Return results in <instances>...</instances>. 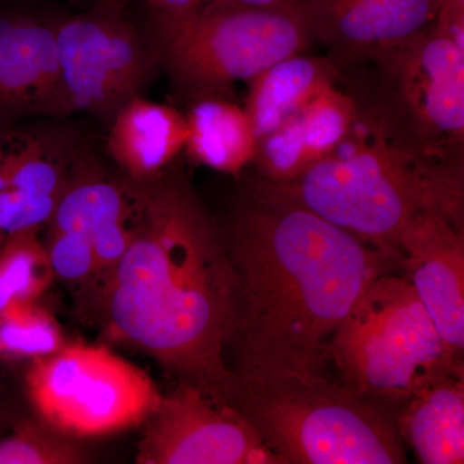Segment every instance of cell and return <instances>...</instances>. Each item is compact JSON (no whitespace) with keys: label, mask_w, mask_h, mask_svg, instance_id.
<instances>
[{"label":"cell","mask_w":464,"mask_h":464,"mask_svg":"<svg viewBox=\"0 0 464 464\" xmlns=\"http://www.w3.org/2000/svg\"><path fill=\"white\" fill-rule=\"evenodd\" d=\"M237 282L234 373L326 380L329 347L365 289L398 264L290 201L259 191L224 234Z\"/></svg>","instance_id":"1"},{"label":"cell","mask_w":464,"mask_h":464,"mask_svg":"<svg viewBox=\"0 0 464 464\" xmlns=\"http://www.w3.org/2000/svg\"><path fill=\"white\" fill-rule=\"evenodd\" d=\"M97 293L112 340L225 402L237 275L224 234L179 176L143 186L130 244Z\"/></svg>","instance_id":"2"},{"label":"cell","mask_w":464,"mask_h":464,"mask_svg":"<svg viewBox=\"0 0 464 464\" xmlns=\"http://www.w3.org/2000/svg\"><path fill=\"white\" fill-rule=\"evenodd\" d=\"M369 137L347 136L298 179L267 183L261 191L306 208L400 264V243L418 217L441 212L462 218V183L382 134Z\"/></svg>","instance_id":"3"},{"label":"cell","mask_w":464,"mask_h":464,"mask_svg":"<svg viewBox=\"0 0 464 464\" xmlns=\"http://www.w3.org/2000/svg\"><path fill=\"white\" fill-rule=\"evenodd\" d=\"M225 402L248 420L283 464L406 462L392 409L340 381L234 373Z\"/></svg>","instance_id":"4"},{"label":"cell","mask_w":464,"mask_h":464,"mask_svg":"<svg viewBox=\"0 0 464 464\" xmlns=\"http://www.w3.org/2000/svg\"><path fill=\"white\" fill-rule=\"evenodd\" d=\"M139 26L160 72L194 101L221 97L237 82L302 53L314 34L304 5L234 0H201L179 12L148 8Z\"/></svg>","instance_id":"5"},{"label":"cell","mask_w":464,"mask_h":464,"mask_svg":"<svg viewBox=\"0 0 464 464\" xmlns=\"http://www.w3.org/2000/svg\"><path fill=\"white\" fill-rule=\"evenodd\" d=\"M329 356L338 381L390 409L463 368L411 282L391 273L380 275L357 299L333 337Z\"/></svg>","instance_id":"6"},{"label":"cell","mask_w":464,"mask_h":464,"mask_svg":"<svg viewBox=\"0 0 464 464\" xmlns=\"http://www.w3.org/2000/svg\"><path fill=\"white\" fill-rule=\"evenodd\" d=\"M25 390L41 422L72 440L140 429L163 396L140 366L102 344L81 342L33 359Z\"/></svg>","instance_id":"7"},{"label":"cell","mask_w":464,"mask_h":464,"mask_svg":"<svg viewBox=\"0 0 464 464\" xmlns=\"http://www.w3.org/2000/svg\"><path fill=\"white\" fill-rule=\"evenodd\" d=\"M56 39L72 114L85 112L106 127L160 74L141 29L118 0H96L82 14L58 18Z\"/></svg>","instance_id":"8"},{"label":"cell","mask_w":464,"mask_h":464,"mask_svg":"<svg viewBox=\"0 0 464 464\" xmlns=\"http://www.w3.org/2000/svg\"><path fill=\"white\" fill-rule=\"evenodd\" d=\"M139 464H283L231 405L179 383L146 422Z\"/></svg>","instance_id":"9"},{"label":"cell","mask_w":464,"mask_h":464,"mask_svg":"<svg viewBox=\"0 0 464 464\" xmlns=\"http://www.w3.org/2000/svg\"><path fill=\"white\" fill-rule=\"evenodd\" d=\"M57 23L30 9H0V125L72 114L58 65Z\"/></svg>","instance_id":"10"},{"label":"cell","mask_w":464,"mask_h":464,"mask_svg":"<svg viewBox=\"0 0 464 464\" xmlns=\"http://www.w3.org/2000/svg\"><path fill=\"white\" fill-rule=\"evenodd\" d=\"M462 218L441 212L418 217L400 243V264L440 337L454 355L464 350Z\"/></svg>","instance_id":"11"},{"label":"cell","mask_w":464,"mask_h":464,"mask_svg":"<svg viewBox=\"0 0 464 464\" xmlns=\"http://www.w3.org/2000/svg\"><path fill=\"white\" fill-rule=\"evenodd\" d=\"M143 186L116 179L87 150L76 160L66 190L52 216V230L72 231L91 240L96 256L94 283L105 279L124 255Z\"/></svg>","instance_id":"12"},{"label":"cell","mask_w":464,"mask_h":464,"mask_svg":"<svg viewBox=\"0 0 464 464\" xmlns=\"http://www.w3.org/2000/svg\"><path fill=\"white\" fill-rule=\"evenodd\" d=\"M84 146L63 128L25 130L0 195V241L41 228L66 190Z\"/></svg>","instance_id":"13"},{"label":"cell","mask_w":464,"mask_h":464,"mask_svg":"<svg viewBox=\"0 0 464 464\" xmlns=\"http://www.w3.org/2000/svg\"><path fill=\"white\" fill-rule=\"evenodd\" d=\"M411 44L400 72L406 106L427 132L462 139L464 45L436 29Z\"/></svg>","instance_id":"14"},{"label":"cell","mask_w":464,"mask_h":464,"mask_svg":"<svg viewBox=\"0 0 464 464\" xmlns=\"http://www.w3.org/2000/svg\"><path fill=\"white\" fill-rule=\"evenodd\" d=\"M355 118L353 101L334 85L320 92L259 141L256 160L268 183L293 181L331 155L350 134Z\"/></svg>","instance_id":"15"},{"label":"cell","mask_w":464,"mask_h":464,"mask_svg":"<svg viewBox=\"0 0 464 464\" xmlns=\"http://www.w3.org/2000/svg\"><path fill=\"white\" fill-rule=\"evenodd\" d=\"M441 0H304L314 34L353 48L405 47L435 23Z\"/></svg>","instance_id":"16"},{"label":"cell","mask_w":464,"mask_h":464,"mask_svg":"<svg viewBox=\"0 0 464 464\" xmlns=\"http://www.w3.org/2000/svg\"><path fill=\"white\" fill-rule=\"evenodd\" d=\"M110 157L125 179L149 185L168 172L188 141V121L179 110L134 97L108 125Z\"/></svg>","instance_id":"17"},{"label":"cell","mask_w":464,"mask_h":464,"mask_svg":"<svg viewBox=\"0 0 464 464\" xmlns=\"http://www.w3.org/2000/svg\"><path fill=\"white\" fill-rule=\"evenodd\" d=\"M396 423L405 447L424 464L464 462L463 368L424 386L401 406Z\"/></svg>","instance_id":"18"},{"label":"cell","mask_w":464,"mask_h":464,"mask_svg":"<svg viewBox=\"0 0 464 464\" xmlns=\"http://www.w3.org/2000/svg\"><path fill=\"white\" fill-rule=\"evenodd\" d=\"M186 116L185 150L192 160L217 172L237 174L256 160L259 140L246 109L224 97L195 101Z\"/></svg>","instance_id":"19"},{"label":"cell","mask_w":464,"mask_h":464,"mask_svg":"<svg viewBox=\"0 0 464 464\" xmlns=\"http://www.w3.org/2000/svg\"><path fill=\"white\" fill-rule=\"evenodd\" d=\"M249 83L246 111L261 141L331 87L333 74L323 61L299 53L277 61Z\"/></svg>","instance_id":"20"},{"label":"cell","mask_w":464,"mask_h":464,"mask_svg":"<svg viewBox=\"0 0 464 464\" xmlns=\"http://www.w3.org/2000/svg\"><path fill=\"white\" fill-rule=\"evenodd\" d=\"M39 228L11 235L0 246V310L14 301L34 302L54 279Z\"/></svg>","instance_id":"21"},{"label":"cell","mask_w":464,"mask_h":464,"mask_svg":"<svg viewBox=\"0 0 464 464\" xmlns=\"http://www.w3.org/2000/svg\"><path fill=\"white\" fill-rule=\"evenodd\" d=\"M65 343L56 317L38 301H14L0 310V355L38 359Z\"/></svg>","instance_id":"22"},{"label":"cell","mask_w":464,"mask_h":464,"mask_svg":"<svg viewBox=\"0 0 464 464\" xmlns=\"http://www.w3.org/2000/svg\"><path fill=\"white\" fill-rule=\"evenodd\" d=\"M87 460L72 439L45 424L25 423L0 441V464H78Z\"/></svg>","instance_id":"23"},{"label":"cell","mask_w":464,"mask_h":464,"mask_svg":"<svg viewBox=\"0 0 464 464\" xmlns=\"http://www.w3.org/2000/svg\"><path fill=\"white\" fill-rule=\"evenodd\" d=\"M44 244L54 276L69 283H94L97 262L88 237L76 232L50 228Z\"/></svg>","instance_id":"24"},{"label":"cell","mask_w":464,"mask_h":464,"mask_svg":"<svg viewBox=\"0 0 464 464\" xmlns=\"http://www.w3.org/2000/svg\"><path fill=\"white\" fill-rule=\"evenodd\" d=\"M25 136V130L14 125H0V195L5 190V181L12 161L16 157Z\"/></svg>","instance_id":"25"},{"label":"cell","mask_w":464,"mask_h":464,"mask_svg":"<svg viewBox=\"0 0 464 464\" xmlns=\"http://www.w3.org/2000/svg\"><path fill=\"white\" fill-rule=\"evenodd\" d=\"M435 21L442 26L464 24V0H441Z\"/></svg>","instance_id":"26"},{"label":"cell","mask_w":464,"mask_h":464,"mask_svg":"<svg viewBox=\"0 0 464 464\" xmlns=\"http://www.w3.org/2000/svg\"><path fill=\"white\" fill-rule=\"evenodd\" d=\"M127 5L128 3H142L148 8L159 9V11L179 12L183 9L194 7L201 0H118Z\"/></svg>","instance_id":"27"},{"label":"cell","mask_w":464,"mask_h":464,"mask_svg":"<svg viewBox=\"0 0 464 464\" xmlns=\"http://www.w3.org/2000/svg\"><path fill=\"white\" fill-rule=\"evenodd\" d=\"M234 2L257 5V7H297L304 5V0H234Z\"/></svg>","instance_id":"28"}]
</instances>
